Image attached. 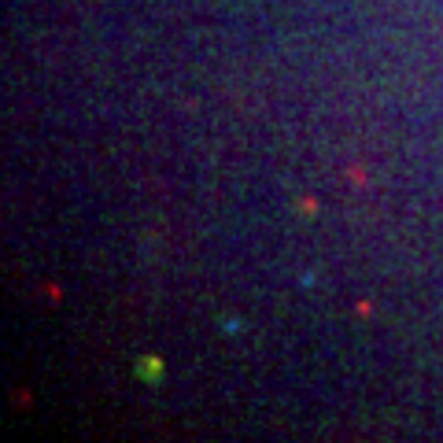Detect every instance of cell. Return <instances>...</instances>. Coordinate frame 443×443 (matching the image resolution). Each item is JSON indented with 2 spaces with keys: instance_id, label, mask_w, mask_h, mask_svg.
Returning <instances> with one entry per match:
<instances>
[{
  "instance_id": "1",
  "label": "cell",
  "mask_w": 443,
  "mask_h": 443,
  "mask_svg": "<svg viewBox=\"0 0 443 443\" xmlns=\"http://www.w3.org/2000/svg\"><path fill=\"white\" fill-rule=\"evenodd\" d=\"M140 366H145V370H140L145 377H155V370H159V362H155V358H140Z\"/></svg>"
}]
</instances>
